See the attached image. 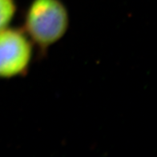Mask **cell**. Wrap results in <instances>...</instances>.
<instances>
[{"label":"cell","instance_id":"cell-1","mask_svg":"<svg viewBox=\"0 0 157 157\" xmlns=\"http://www.w3.org/2000/svg\"><path fill=\"white\" fill-rule=\"evenodd\" d=\"M69 24L68 10L62 0H31L23 15L22 29L42 56L66 35Z\"/></svg>","mask_w":157,"mask_h":157},{"label":"cell","instance_id":"cell-2","mask_svg":"<svg viewBox=\"0 0 157 157\" xmlns=\"http://www.w3.org/2000/svg\"><path fill=\"white\" fill-rule=\"evenodd\" d=\"M34 45L21 28L8 27L0 31V78L27 75L34 55Z\"/></svg>","mask_w":157,"mask_h":157},{"label":"cell","instance_id":"cell-3","mask_svg":"<svg viewBox=\"0 0 157 157\" xmlns=\"http://www.w3.org/2000/svg\"><path fill=\"white\" fill-rule=\"evenodd\" d=\"M17 10L16 0H0V31L9 27Z\"/></svg>","mask_w":157,"mask_h":157}]
</instances>
